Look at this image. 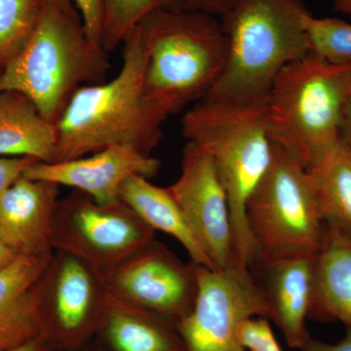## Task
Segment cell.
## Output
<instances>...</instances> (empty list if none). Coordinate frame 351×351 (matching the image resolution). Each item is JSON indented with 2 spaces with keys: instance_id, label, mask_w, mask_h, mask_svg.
Instances as JSON below:
<instances>
[{
  "instance_id": "obj_1",
  "label": "cell",
  "mask_w": 351,
  "mask_h": 351,
  "mask_svg": "<svg viewBox=\"0 0 351 351\" xmlns=\"http://www.w3.org/2000/svg\"><path fill=\"white\" fill-rule=\"evenodd\" d=\"M147 59L137 27L124 41L119 73L108 82L78 90L58 120L54 162L113 145H130L152 156L163 137V124L147 107L143 94Z\"/></svg>"
},
{
  "instance_id": "obj_2",
  "label": "cell",
  "mask_w": 351,
  "mask_h": 351,
  "mask_svg": "<svg viewBox=\"0 0 351 351\" xmlns=\"http://www.w3.org/2000/svg\"><path fill=\"white\" fill-rule=\"evenodd\" d=\"M147 48L143 94L160 123L203 100L226 63V40L217 17L191 9L156 11L138 25Z\"/></svg>"
},
{
  "instance_id": "obj_3",
  "label": "cell",
  "mask_w": 351,
  "mask_h": 351,
  "mask_svg": "<svg viewBox=\"0 0 351 351\" xmlns=\"http://www.w3.org/2000/svg\"><path fill=\"white\" fill-rule=\"evenodd\" d=\"M301 0H239L223 17L225 66L203 100L265 105L277 75L309 54Z\"/></svg>"
},
{
  "instance_id": "obj_4",
  "label": "cell",
  "mask_w": 351,
  "mask_h": 351,
  "mask_svg": "<svg viewBox=\"0 0 351 351\" xmlns=\"http://www.w3.org/2000/svg\"><path fill=\"white\" fill-rule=\"evenodd\" d=\"M110 69L107 52L88 38L78 11L46 0L31 38L4 66L0 91L25 95L56 124L76 92L105 82Z\"/></svg>"
},
{
  "instance_id": "obj_5",
  "label": "cell",
  "mask_w": 351,
  "mask_h": 351,
  "mask_svg": "<svg viewBox=\"0 0 351 351\" xmlns=\"http://www.w3.org/2000/svg\"><path fill=\"white\" fill-rule=\"evenodd\" d=\"M182 136L213 159L228 195L234 257L255 265L258 252L247 223L246 207L274 156L265 105L201 100L184 113Z\"/></svg>"
},
{
  "instance_id": "obj_6",
  "label": "cell",
  "mask_w": 351,
  "mask_h": 351,
  "mask_svg": "<svg viewBox=\"0 0 351 351\" xmlns=\"http://www.w3.org/2000/svg\"><path fill=\"white\" fill-rule=\"evenodd\" d=\"M351 64H332L315 55L289 64L277 75L265 103L271 142L306 169L341 138Z\"/></svg>"
},
{
  "instance_id": "obj_7",
  "label": "cell",
  "mask_w": 351,
  "mask_h": 351,
  "mask_svg": "<svg viewBox=\"0 0 351 351\" xmlns=\"http://www.w3.org/2000/svg\"><path fill=\"white\" fill-rule=\"evenodd\" d=\"M246 216L257 263L316 257L322 249L325 223L308 172L276 145L269 169L247 203Z\"/></svg>"
},
{
  "instance_id": "obj_8",
  "label": "cell",
  "mask_w": 351,
  "mask_h": 351,
  "mask_svg": "<svg viewBox=\"0 0 351 351\" xmlns=\"http://www.w3.org/2000/svg\"><path fill=\"white\" fill-rule=\"evenodd\" d=\"M195 265L198 291L191 313L177 327L186 351H248L239 339L249 318L274 320L265 289L251 267L233 258L221 269Z\"/></svg>"
},
{
  "instance_id": "obj_9",
  "label": "cell",
  "mask_w": 351,
  "mask_h": 351,
  "mask_svg": "<svg viewBox=\"0 0 351 351\" xmlns=\"http://www.w3.org/2000/svg\"><path fill=\"white\" fill-rule=\"evenodd\" d=\"M154 239V230L123 201L101 204L75 191L58 202L53 250L73 254L101 276Z\"/></svg>"
},
{
  "instance_id": "obj_10",
  "label": "cell",
  "mask_w": 351,
  "mask_h": 351,
  "mask_svg": "<svg viewBox=\"0 0 351 351\" xmlns=\"http://www.w3.org/2000/svg\"><path fill=\"white\" fill-rule=\"evenodd\" d=\"M108 300L101 274L73 254L54 251L38 280L40 336L55 348L93 341Z\"/></svg>"
},
{
  "instance_id": "obj_11",
  "label": "cell",
  "mask_w": 351,
  "mask_h": 351,
  "mask_svg": "<svg viewBox=\"0 0 351 351\" xmlns=\"http://www.w3.org/2000/svg\"><path fill=\"white\" fill-rule=\"evenodd\" d=\"M108 295L179 326L197 297L195 265L184 263L156 239L104 274Z\"/></svg>"
},
{
  "instance_id": "obj_12",
  "label": "cell",
  "mask_w": 351,
  "mask_h": 351,
  "mask_svg": "<svg viewBox=\"0 0 351 351\" xmlns=\"http://www.w3.org/2000/svg\"><path fill=\"white\" fill-rule=\"evenodd\" d=\"M168 189L214 269H225L234 258L232 217L225 186L210 154L186 142L181 174Z\"/></svg>"
},
{
  "instance_id": "obj_13",
  "label": "cell",
  "mask_w": 351,
  "mask_h": 351,
  "mask_svg": "<svg viewBox=\"0 0 351 351\" xmlns=\"http://www.w3.org/2000/svg\"><path fill=\"white\" fill-rule=\"evenodd\" d=\"M160 166L156 157L145 156L130 145H113L71 160L36 162L23 176L69 186L101 204H112L120 200V188L126 178L138 175L152 179Z\"/></svg>"
},
{
  "instance_id": "obj_14",
  "label": "cell",
  "mask_w": 351,
  "mask_h": 351,
  "mask_svg": "<svg viewBox=\"0 0 351 351\" xmlns=\"http://www.w3.org/2000/svg\"><path fill=\"white\" fill-rule=\"evenodd\" d=\"M60 188L24 176L0 195V241L18 256L52 255Z\"/></svg>"
},
{
  "instance_id": "obj_15",
  "label": "cell",
  "mask_w": 351,
  "mask_h": 351,
  "mask_svg": "<svg viewBox=\"0 0 351 351\" xmlns=\"http://www.w3.org/2000/svg\"><path fill=\"white\" fill-rule=\"evenodd\" d=\"M316 257H293L258 262L265 267V293L274 321L288 346L301 350L309 338L306 319L313 306Z\"/></svg>"
},
{
  "instance_id": "obj_16",
  "label": "cell",
  "mask_w": 351,
  "mask_h": 351,
  "mask_svg": "<svg viewBox=\"0 0 351 351\" xmlns=\"http://www.w3.org/2000/svg\"><path fill=\"white\" fill-rule=\"evenodd\" d=\"M51 256H20L0 270V350L40 336L38 280Z\"/></svg>"
},
{
  "instance_id": "obj_17",
  "label": "cell",
  "mask_w": 351,
  "mask_h": 351,
  "mask_svg": "<svg viewBox=\"0 0 351 351\" xmlns=\"http://www.w3.org/2000/svg\"><path fill=\"white\" fill-rule=\"evenodd\" d=\"M94 339L100 351H186L169 321L110 295Z\"/></svg>"
},
{
  "instance_id": "obj_18",
  "label": "cell",
  "mask_w": 351,
  "mask_h": 351,
  "mask_svg": "<svg viewBox=\"0 0 351 351\" xmlns=\"http://www.w3.org/2000/svg\"><path fill=\"white\" fill-rule=\"evenodd\" d=\"M57 142L56 124L43 117L31 99L14 90L0 91V156L52 163Z\"/></svg>"
},
{
  "instance_id": "obj_19",
  "label": "cell",
  "mask_w": 351,
  "mask_h": 351,
  "mask_svg": "<svg viewBox=\"0 0 351 351\" xmlns=\"http://www.w3.org/2000/svg\"><path fill=\"white\" fill-rule=\"evenodd\" d=\"M309 318L341 321L351 328V240L331 226H325L322 249L315 258Z\"/></svg>"
},
{
  "instance_id": "obj_20",
  "label": "cell",
  "mask_w": 351,
  "mask_h": 351,
  "mask_svg": "<svg viewBox=\"0 0 351 351\" xmlns=\"http://www.w3.org/2000/svg\"><path fill=\"white\" fill-rule=\"evenodd\" d=\"M119 199L154 232H165L177 239L188 252L191 262L215 269L169 189L157 186L142 176L131 175L120 188Z\"/></svg>"
},
{
  "instance_id": "obj_21",
  "label": "cell",
  "mask_w": 351,
  "mask_h": 351,
  "mask_svg": "<svg viewBox=\"0 0 351 351\" xmlns=\"http://www.w3.org/2000/svg\"><path fill=\"white\" fill-rule=\"evenodd\" d=\"M325 226L351 240V147L343 141L306 169Z\"/></svg>"
},
{
  "instance_id": "obj_22",
  "label": "cell",
  "mask_w": 351,
  "mask_h": 351,
  "mask_svg": "<svg viewBox=\"0 0 351 351\" xmlns=\"http://www.w3.org/2000/svg\"><path fill=\"white\" fill-rule=\"evenodd\" d=\"M189 0H103L101 47L112 52L141 23L156 11L184 8Z\"/></svg>"
},
{
  "instance_id": "obj_23",
  "label": "cell",
  "mask_w": 351,
  "mask_h": 351,
  "mask_svg": "<svg viewBox=\"0 0 351 351\" xmlns=\"http://www.w3.org/2000/svg\"><path fill=\"white\" fill-rule=\"evenodd\" d=\"M46 0H0V61L10 62L29 40Z\"/></svg>"
},
{
  "instance_id": "obj_24",
  "label": "cell",
  "mask_w": 351,
  "mask_h": 351,
  "mask_svg": "<svg viewBox=\"0 0 351 351\" xmlns=\"http://www.w3.org/2000/svg\"><path fill=\"white\" fill-rule=\"evenodd\" d=\"M309 53L332 64H351V24L336 18L304 17Z\"/></svg>"
},
{
  "instance_id": "obj_25",
  "label": "cell",
  "mask_w": 351,
  "mask_h": 351,
  "mask_svg": "<svg viewBox=\"0 0 351 351\" xmlns=\"http://www.w3.org/2000/svg\"><path fill=\"white\" fill-rule=\"evenodd\" d=\"M239 339L248 351H283L267 318L245 320L239 329Z\"/></svg>"
},
{
  "instance_id": "obj_26",
  "label": "cell",
  "mask_w": 351,
  "mask_h": 351,
  "mask_svg": "<svg viewBox=\"0 0 351 351\" xmlns=\"http://www.w3.org/2000/svg\"><path fill=\"white\" fill-rule=\"evenodd\" d=\"M82 17L83 27L88 38L101 46L104 27L103 0H73Z\"/></svg>"
},
{
  "instance_id": "obj_27",
  "label": "cell",
  "mask_w": 351,
  "mask_h": 351,
  "mask_svg": "<svg viewBox=\"0 0 351 351\" xmlns=\"http://www.w3.org/2000/svg\"><path fill=\"white\" fill-rule=\"evenodd\" d=\"M36 162H39L38 159L32 157L0 156V195Z\"/></svg>"
},
{
  "instance_id": "obj_28",
  "label": "cell",
  "mask_w": 351,
  "mask_h": 351,
  "mask_svg": "<svg viewBox=\"0 0 351 351\" xmlns=\"http://www.w3.org/2000/svg\"><path fill=\"white\" fill-rule=\"evenodd\" d=\"M239 0H189L184 9L199 11L214 17H221L230 12Z\"/></svg>"
},
{
  "instance_id": "obj_29",
  "label": "cell",
  "mask_w": 351,
  "mask_h": 351,
  "mask_svg": "<svg viewBox=\"0 0 351 351\" xmlns=\"http://www.w3.org/2000/svg\"><path fill=\"white\" fill-rule=\"evenodd\" d=\"M301 351H351V328L346 327L343 338L337 343H326L309 337L302 346Z\"/></svg>"
},
{
  "instance_id": "obj_30",
  "label": "cell",
  "mask_w": 351,
  "mask_h": 351,
  "mask_svg": "<svg viewBox=\"0 0 351 351\" xmlns=\"http://www.w3.org/2000/svg\"><path fill=\"white\" fill-rule=\"evenodd\" d=\"M53 348H54L45 339L38 336L20 343V345L0 351H51Z\"/></svg>"
},
{
  "instance_id": "obj_31",
  "label": "cell",
  "mask_w": 351,
  "mask_h": 351,
  "mask_svg": "<svg viewBox=\"0 0 351 351\" xmlns=\"http://www.w3.org/2000/svg\"><path fill=\"white\" fill-rule=\"evenodd\" d=\"M341 138L351 147V82L343 108V122H341Z\"/></svg>"
},
{
  "instance_id": "obj_32",
  "label": "cell",
  "mask_w": 351,
  "mask_h": 351,
  "mask_svg": "<svg viewBox=\"0 0 351 351\" xmlns=\"http://www.w3.org/2000/svg\"><path fill=\"white\" fill-rule=\"evenodd\" d=\"M18 257H20V256H18L15 252L9 249L6 245L0 241V270L8 267Z\"/></svg>"
},
{
  "instance_id": "obj_33",
  "label": "cell",
  "mask_w": 351,
  "mask_h": 351,
  "mask_svg": "<svg viewBox=\"0 0 351 351\" xmlns=\"http://www.w3.org/2000/svg\"><path fill=\"white\" fill-rule=\"evenodd\" d=\"M51 351H100L98 348V345H97L96 341L93 339V341H90V343H86V345L78 346V348H53Z\"/></svg>"
},
{
  "instance_id": "obj_34",
  "label": "cell",
  "mask_w": 351,
  "mask_h": 351,
  "mask_svg": "<svg viewBox=\"0 0 351 351\" xmlns=\"http://www.w3.org/2000/svg\"><path fill=\"white\" fill-rule=\"evenodd\" d=\"M337 10L351 16V0H332Z\"/></svg>"
},
{
  "instance_id": "obj_35",
  "label": "cell",
  "mask_w": 351,
  "mask_h": 351,
  "mask_svg": "<svg viewBox=\"0 0 351 351\" xmlns=\"http://www.w3.org/2000/svg\"><path fill=\"white\" fill-rule=\"evenodd\" d=\"M55 2H57L59 5L63 7L64 9L69 11H75L76 10L75 4H73V0H54Z\"/></svg>"
},
{
  "instance_id": "obj_36",
  "label": "cell",
  "mask_w": 351,
  "mask_h": 351,
  "mask_svg": "<svg viewBox=\"0 0 351 351\" xmlns=\"http://www.w3.org/2000/svg\"><path fill=\"white\" fill-rule=\"evenodd\" d=\"M4 64L0 61V75H1L2 71H3Z\"/></svg>"
}]
</instances>
